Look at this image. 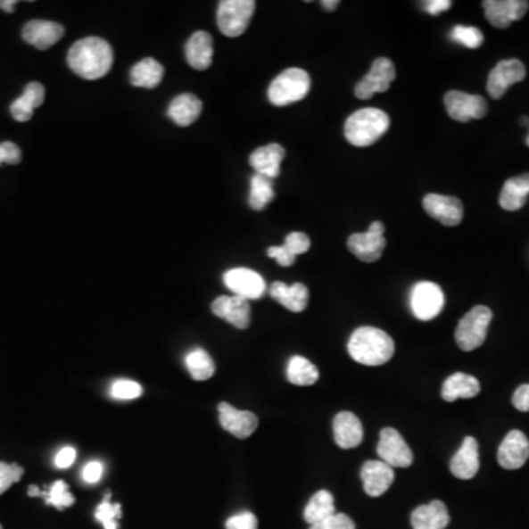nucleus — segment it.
<instances>
[{"instance_id": "16", "label": "nucleus", "mask_w": 529, "mask_h": 529, "mask_svg": "<svg viewBox=\"0 0 529 529\" xmlns=\"http://www.w3.org/2000/svg\"><path fill=\"white\" fill-rule=\"evenodd\" d=\"M218 412L222 428L233 434L234 437L249 438L258 428L259 419L253 412L238 410L226 401L219 403Z\"/></svg>"}, {"instance_id": "10", "label": "nucleus", "mask_w": 529, "mask_h": 529, "mask_svg": "<svg viewBox=\"0 0 529 529\" xmlns=\"http://www.w3.org/2000/svg\"><path fill=\"white\" fill-rule=\"evenodd\" d=\"M379 458L392 467H409L413 463V453L401 433L394 428H384L379 433L376 447Z\"/></svg>"}, {"instance_id": "5", "label": "nucleus", "mask_w": 529, "mask_h": 529, "mask_svg": "<svg viewBox=\"0 0 529 529\" xmlns=\"http://www.w3.org/2000/svg\"><path fill=\"white\" fill-rule=\"evenodd\" d=\"M492 319V309L475 306L459 321L456 328V343L463 351H472L483 346L487 338L488 326Z\"/></svg>"}, {"instance_id": "53", "label": "nucleus", "mask_w": 529, "mask_h": 529, "mask_svg": "<svg viewBox=\"0 0 529 529\" xmlns=\"http://www.w3.org/2000/svg\"><path fill=\"white\" fill-rule=\"evenodd\" d=\"M529 124V120L526 117L522 118L521 120V126H528Z\"/></svg>"}, {"instance_id": "24", "label": "nucleus", "mask_w": 529, "mask_h": 529, "mask_svg": "<svg viewBox=\"0 0 529 529\" xmlns=\"http://www.w3.org/2000/svg\"><path fill=\"white\" fill-rule=\"evenodd\" d=\"M269 294L274 301L283 304L284 308H287L292 312L301 313L308 308L309 290L304 284L296 283L287 285L277 281L269 287Z\"/></svg>"}, {"instance_id": "34", "label": "nucleus", "mask_w": 529, "mask_h": 529, "mask_svg": "<svg viewBox=\"0 0 529 529\" xmlns=\"http://www.w3.org/2000/svg\"><path fill=\"white\" fill-rule=\"evenodd\" d=\"M287 379L294 385H313L319 379V371L310 360L303 356H293L288 362Z\"/></svg>"}, {"instance_id": "49", "label": "nucleus", "mask_w": 529, "mask_h": 529, "mask_svg": "<svg viewBox=\"0 0 529 529\" xmlns=\"http://www.w3.org/2000/svg\"><path fill=\"white\" fill-rule=\"evenodd\" d=\"M451 8L450 0H428L424 2V9L429 15H440Z\"/></svg>"}, {"instance_id": "38", "label": "nucleus", "mask_w": 529, "mask_h": 529, "mask_svg": "<svg viewBox=\"0 0 529 529\" xmlns=\"http://www.w3.org/2000/svg\"><path fill=\"white\" fill-rule=\"evenodd\" d=\"M450 37L467 49H478L483 46L484 34L476 27L458 26L451 29Z\"/></svg>"}, {"instance_id": "30", "label": "nucleus", "mask_w": 529, "mask_h": 529, "mask_svg": "<svg viewBox=\"0 0 529 529\" xmlns=\"http://www.w3.org/2000/svg\"><path fill=\"white\" fill-rule=\"evenodd\" d=\"M529 196V172L522 174V176L513 177L504 183L503 190H501L500 202L501 208L504 211H519L524 208L526 203V199Z\"/></svg>"}, {"instance_id": "19", "label": "nucleus", "mask_w": 529, "mask_h": 529, "mask_svg": "<svg viewBox=\"0 0 529 529\" xmlns=\"http://www.w3.org/2000/svg\"><path fill=\"white\" fill-rule=\"evenodd\" d=\"M360 478H362L363 490L368 496L379 497L392 487L394 471L383 460H368L362 467Z\"/></svg>"}, {"instance_id": "56", "label": "nucleus", "mask_w": 529, "mask_h": 529, "mask_svg": "<svg viewBox=\"0 0 529 529\" xmlns=\"http://www.w3.org/2000/svg\"><path fill=\"white\" fill-rule=\"evenodd\" d=\"M0 529H4V526L0 525Z\"/></svg>"}, {"instance_id": "1", "label": "nucleus", "mask_w": 529, "mask_h": 529, "mask_svg": "<svg viewBox=\"0 0 529 529\" xmlns=\"http://www.w3.org/2000/svg\"><path fill=\"white\" fill-rule=\"evenodd\" d=\"M67 62L68 67L81 79H99L112 68V47L103 38H83L74 43L68 51Z\"/></svg>"}, {"instance_id": "3", "label": "nucleus", "mask_w": 529, "mask_h": 529, "mask_svg": "<svg viewBox=\"0 0 529 529\" xmlns=\"http://www.w3.org/2000/svg\"><path fill=\"white\" fill-rule=\"evenodd\" d=\"M390 128L387 113L376 108L359 109L347 118L344 136L356 147H368L378 142Z\"/></svg>"}, {"instance_id": "22", "label": "nucleus", "mask_w": 529, "mask_h": 529, "mask_svg": "<svg viewBox=\"0 0 529 529\" xmlns=\"http://www.w3.org/2000/svg\"><path fill=\"white\" fill-rule=\"evenodd\" d=\"M285 158V151L281 145L272 143L268 146L259 147L251 154L252 168L259 176L267 177V178H277L281 172V162Z\"/></svg>"}, {"instance_id": "7", "label": "nucleus", "mask_w": 529, "mask_h": 529, "mask_svg": "<svg viewBox=\"0 0 529 529\" xmlns=\"http://www.w3.org/2000/svg\"><path fill=\"white\" fill-rule=\"evenodd\" d=\"M444 303V293L435 283L422 281L417 283L410 293V308L413 315L421 321H431L437 318L442 313Z\"/></svg>"}, {"instance_id": "23", "label": "nucleus", "mask_w": 529, "mask_h": 529, "mask_svg": "<svg viewBox=\"0 0 529 529\" xmlns=\"http://www.w3.org/2000/svg\"><path fill=\"white\" fill-rule=\"evenodd\" d=\"M410 522L413 529H446L450 524V517L446 504L434 500L415 508L410 515Z\"/></svg>"}, {"instance_id": "35", "label": "nucleus", "mask_w": 529, "mask_h": 529, "mask_svg": "<svg viewBox=\"0 0 529 529\" xmlns=\"http://www.w3.org/2000/svg\"><path fill=\"white\" fill-rule=\"evenodd\" d=\"M274 183L271 178L254 174L251 179V194H249V204L254 211H262L267 208L268 203L274 201Z\"/></svg>"}, {"instance_id": "40", "label": "nucleus", "mask_w": 529, "mask_h": 529, "mask_svg": "<svg viewBox=\"0 0 529 529\" xmlns=\"http://www.w3.org/2000/svg\"><path fill=\"white\" fill-rule=\"evenodd\" d=\"M24 475V469L17 463L0 462V496Z\"/></svg>"}, {"instance_id": "6", "label": "nucleus", "mask_w": 529, "mask_h": 529, "mask_svg": "<svg viewBox=\"0 0 529 529\" xmlns=\"http://www.w3.org/2000/svg\"><path fill=\"white\" fill-rule=\"evenodd\" d=\"M256 2L253 0H224L218 6L217 22L227 37H238L246 31L253 17Z\"/></svg>"}, {"instance_id": "27", "label": "nucleus", "mask_w": 529, "mask_h": 529, "mask_svg": "<svg viewBox=\"0 0 529 529\" xmlns=\"http://www.w3.org/2000/svg\"><path fill=\"white\" fill-rule=\"evenodd\" d=\"M479 392H481V385L475 376L465 372H456L442 384V397L451 403L459 399H474L478 396Z\"/></svg>"}, {"instance_id": "41", "label": "nucleus", "mask_w": 529, "mask_h": 529, "mask_svg": "<svg viewBox=\"0 0 529 529\" xmlns=\"http://www.w3.org/2000/svg\"><path fill=\"white\" fill-rule=\"evenodd\" d=\"M284 247H285L290 253L294 254V256H297V254H303L310 249V238L304 233L294 231V233H290L287 237H285Z\"/></svg>"}, {"instance_id": "44", "label": "nucleus", "mask_w": 529, "mask_h": 529, "mask_svg": "<svg viewBox=\"0 0 529 529\" xmlns=\"http://www.w3.org/2000/svg\"><path fill=\"white\" fill-rule=\"evenodd\" d=\"M0 152H2V158H4V163H9V165H17L21 162L22 153L20 151V147L12 142L0 143Z\"/></svg>"}, {"instance_id": "50", "label": "nucleus", "mask_w": 529, "mask_h": 529, "mask_svg": "<svg viewBox=\"0 0 529 529\" xmlns=\"http://www.w3.org/2000/svg\"><path fill=\"white\" fill-rule=\"evenodd\" d=\"M384 231H385V227L383 222L379 221L372 222L371 227L368 228V233L374 234V236H384Z\"/></svg>"}, {"instance_id": "32", "label": "nucleus", "mask_w": 529, "mask_h": 529, "mask_svg": "<svg viewBox=\"0 0 529 529\" xmlns=\"http://www.w3.org/2000/svg\"><path fill=\"white\" fill-rule=\"evenodd\" d=\"M29 496L42 497L45 503L54 506L58 510L71 508L76 503V497L72 496L65 481H56L47 490H40L36 485H31L29 488Z\"/></svg>"}, {"instance_id": "9", "label": "nucleus", "mask_w": 529, "mask_h": 529, "mask_svg": "<svg viewBox=\"0 0 529 529\" xmlns=\"http://www.w3.org/2000/svg\"><path fill=\"white\" fill-rule=\"evenodd\" d=\"M447 113L454 121L469 122L471 120H481L487 115V102L478 95L451 90L444 96Z\"/></svg>"}, {"instance_id": "33", "label": "nucleus", "mask_w": 529, "mask_h": 529, "mask_svg": "<svg viewBox=\"0 0 529 529\" xmlns=\"http://www.w3.org/2000/svg\"><path fill=\"white\" fill-rule=\"evenodd\" d=\"M334 513L337 512H335L333 494L326 490H321L309 500L308 506L304 508L303 517L309 525H315L318 522L333 517Z\"/></svg>"}, {"instance_id": "28", "label": "nucleus", "mask_w": 529, "mask_h": 529, "mask_svg": "<svg viewBox=\"0 0 529 529\" xmlns=\"http://www.w3.org/2000/svg\"><path fill=\"white\" fill-rule=\"evenodd\" d=\"M45 87L40 83H29L21 97L11 104V115L18 122H27L33 118L34 109L45 102Z\"/></svg>"}, {"instance_id": "52", "label": "nucleus", "mask_w": 529, "mask_h": 529, "mask_svg": "<svg viewBox=\"0 0 529 529\" xmlns=\"http://www.w3.org/2000/svg\"><path fill=\"white\" fill-rule=\"evenodd\" d=\"M322 6H324V9H326V11H329V12H333V11H335V9H337L338 4H340V2H338V0H324V2H321Z\"/></svg>"}, {"instance_id": "54", "label": "nucleus", "mask_w": 529, "mask_h": 529, "mask_svg": "<svg viewBox=\"0 0 529 529\" xmlns=\"http://www.w3.org/2000/svg\"><path fill=\"white\" fill-rule=\"evenodd\" d=\"M4 163V158H2V152H0V165Z\"/></svg>"}, {"instance_id": "55", "label": "nucleus", "mask_w": 529, "mask_h": 529, "mask_svg": "<svg viewBox=\"0 0 529 529\" xmlns=\"http://www.w3.org/2000/svg\"><path fill=\"white\" fill-rule=\"evenodd\" d=\"M526 145H528V146H529V134H528V137H526Z\"/></svg>"}, {"instance_id": "8", "label": "nucleus", "mask_w": 529, "mask_h": 529, "mask_svg": "<svg viewBox=\"0 0 529 529\" xmlns=\"http://www.w3.org/2000/svg\"><path fill=\"white\" fill-rule=\"evenodd\" d=\"M394 79H396L394 63L388 58L376 59L367 76L356 84L354 96L362 101H368L376 93L387 92Z\"/></svg>"}, {"instance_id": "43", "label": "nucleus", "mask_w": 529, "mask_h": 529, "mask_svg": "<svg viewBox=\"0 0 529 529\" xmlns=\"http://www.w3.org/2000/svg\"><path fill=\"white\" fill-rule=\"evenodd\" d=\"M227 529H258V519L252 512H242L229 517Z\"/></svg>"}, {"instance_id": "2", "label": "nucleus", "mask_w": 529, "mask_h": 529, "mask_svg": "<svg viewBox=\"0 0 529 529\" xmlns=\"http://www.w3.org/2000/svg\"><path fill=\"white\" fill-rule=\"evenodd\" d=\"M394 342L383 329L360 326L351 334L347 351L351 358L360 365L379 367L387 363L394 354Z\"/></svg>"}, {"instance_id": "48", "label": "nucleus", "mask_w": 529, "mask_h": 529, "mask_svg": "<svg viewBox=\"0 0 529 529\" xmlns=\"http://www.w3.org/2000/svg\"><path fill=\"white\" fill-rule=\"evenodd\" d=\"M512 403L517 410L529 412V384H524L517 388L512 397Z\"/></svg>"}, {"instance_id": "12", "label": "nucleus", "mask_w": 529, "mask_h": 529, "mask_svg": "<svg viewBox=\"0 0 529 529\" xmlns=\"http://www.w3.org/2000/svg\"><path fill=\"white\" fill-rule=\"evenodd\" d=\"M526 71L524 63L517 59H508L497 63L490 72L487 81L488 95L499 101L508 92V88L515 83H521L525 79Z\"/></svg>"}, {"instance_id": "18", "label": "nucleus", "mask_w": 529, "mask_h": 529, "mask_svg": "<svg viewBox=\"0 0 529 529\" xmlns=\"http://www.w3.org/2000/svg\"><path fill=\"white\" fill-rule=\"evenodd\" d=\"M212 312L238 329L251 326V304L238 296H221L212 303Z\"/></svg>"}, {"instance_id": "11", "label": "nucleus", "mask_w": 529, "mask_h": 529, "mask_svg": "<svg viewBox=\"0 0 529 529\" xmlns=\"http://www.w3.org/2000/svg\"><path fill=\"white\" fill-rule=\"evenodd\" d=\"M224 283L234 293V296L243 297L246 301L260 299L267 292L265 279L249 268L229 269L224 274Z\"/></svg>"}, {"instance_id": "37", "label": "nucleus", "mask_w": 529, "mask_h": 529, "mask_svg": "<svg viewBox=\"0 0 529 529\" xmlns=\"http://www.w3.org/2000/svg\"><path fill=\"white\" fill-rule=\"evenodd\" d=\"M95 517H96V521L101 522L103 529H118L120 528L118 521L122 517L121 504L112 503L111 492H108L103 501L97 506Z\"/></svg>"}, {"instance_id": "20", "label": "nucleus", "mask_w": 529, "mask_h": 529, "mask_svg": "<svg viewBox=\"0 0 529 529\" xmlns=\"http://www.w3.org/2000/svg\"><path fill=\"white\" fill-rule=\"evenodd\" d=\"M334 440L342 449H354L363 440L362 422L354 413L340 412L334 417Z\"/></svg>"}, {"instance_id": "21", "label": "nucleus", "mask_w": 529, "mask_h": 529, "mask_svg": "<svg viewBox=\"0 0 529 529\" xmlns=\"http://www.w3.org/2000/svg\"><path fill=\"white\" fill-rule=\"evenodd\" d=\"M450 471L459 479H472L478 474L479 447L475 438L463 440L462 447L451 459Z\"/></svg>"}, {"instance_id": "4", "label": "nucleus", "mask_w": 529, "mask_h": 529, "mask_svg": "<svg viewBox=\"0 0 529 529\" xmlns=\"http://www.w3.org/2000/svg\"><path fill=\"white\" fill-rule=\"evenodd\" d=\"M310 77L301 68H288L281 72L268 88L269 102L276 106L296 103L308 96Z\"/></svg>"}, {"instance_id": "51", "label": "nucleus", "mask_w": 529, "mask_h": 529, "mask_svg": "<svg viewBox=\"0 0 529 529\" xmlns=\"http://www.w3.org/2000/svg\"><path fill=\"white\" fill-rule=\"evenodd\" d=\"M15 0H0V9L4 12L12 13L15 11Z\"/></svg>"}, {"instance_id": "47", "label": "nucleus", "mask_w": 529, "mask_h": 529, "mask_svg": "<svg viewBox=\"0 0 529 529\" xmlns=\"http://www.w3.org/2000/svg\"><path fill=\"white\" fill-rule=\"evenodd\" d=\"M77 451L74 447H63L56 454L54 458V465L59 469H67L71 467L72 463L76 462Z\"/></svg>"}, {"instance_id": "45", "label": "nucleus", "mask_w": 529, "mask_h": 529, "mask_svg": "<svg viewBox=\"0 0 529 529\" xmlns=\"http://www.w3.org/2000/svg\"><path fill=\"white\" fill-rule=\"evenodd\" d=\"M267 253L269 258L276 259L281 267H292L293 263L296 262V256L290 253L284 246L269 247Z\"/></svg>"}, {"instance_id": "36", "label": "nucleus", "mask_w": 529, "mask_h": 529, "mask_svg": "<svg viewBox=\"0 0 529 529\" xmlns=\"http://www.w3.org/2000/svg\"><path fill=\"white\" fill-rule=\"evenodd\" d=\"M186 367L196 381H206L215 374V363L203 349H196L186 356Z\"/></svg>"}, {"instance_id": "31", "label": "nucleus", "mask_w": 529, "mask_h": 529, "mask_svg": "<svg viewBox=\"0 0 529 529\" xmlns=\"http://www.w3.org/2000/svg\"><path fill=\"white\" fill-rule=\"evenodd\" d=\"M163 79V67L153 58H146L134 65L129 72L131 84L136 87H158Z\"/></svg>"}, {"instance_id": "15", "label": "nucleus", "mask_w": 529, "mask_h": 529, "mask_svg": "<svg viewBox=\"0 0 529 529\" xmlns=\"http://www.w3.org/2000/svg\"><path fill=\"white\" fill-rule=\"evenodd\" d=\"M422 206L429 217L442 222V226H459L463 219V204L458 197L442 196L429 193L424 197Z\"/></svg>"}, {"instance_id": "46", "label": "nucleus", "mask_w": 529, "mask_h": 529, "mask_svg": "<svg viewBox=\"0 0 529 529\" xmlns=\"http://www.w3.org/2000/svg\"><path fill=\"white\" fill-rule=\"evenodd\" d=\"M103 475V465L97 460L88 462L83 469V479L87 484L99 483Z\"/></svg>"}, {"instance_id": "29", "label": "nucleus", "mask_w": 529, "mask_h": 529, "mask_svg": "<svg viewBox=\"0 0 529 529\" xmlns=\"http://www.w3.org/2000/svg\"><path fill=\"white\" fill-rule=\"evenodd\" d=\"M202 101L199 97L190 93L179 95L169 104L168 108V117L176 122L177 126L188 127L201 117Z\"/></svg>"}, {"instance_id": "26", "label": "nucleus", "mask_w": 529, "mask_h": 529, "mask_svg": "<svg viewBox=\"0 0 529 529\" xmlns=\"http://www.w3.org/2000/svg\"><path fill=\"white\" fill-rule=\"evenodd\" d=\"M212 36L206 31L193 34L186 45V59L194 70L204 71L212 65Z\"/></svg>"}, {"instance_id": "14", "label": "nucleus", "mask_w": 529, "mask_h": 529, "mask_svg": "<svg viewBox=\"0 0 529 529\" xmlns=\"http://www.w3.org/2000/svg\"><path fill=\"white\" fill-rule=\"evenodd\" d=\"M483 6L485 18L492 27L508 29L525 15L529 4L526 0H485Z\"/></svg>"}, {"instance_id": "42", "label": "nucleus", "mask_w": 529, "mask_h": 529, "mask_svg": "<svg viewBox=\"0 0 529 529\" xmlns=\"http://www.w3.org/2000/svg\"><path fill=\"white\" fill-rule=\"evenodd\" d=\"M309 529H356L354 522L344 513H334L333 517H326Z\"/></svg>"}, {"instance_id": "25", "label": "nucleus", "mask_w": 529, "mask_h": 529, "mask_svg": "<svg viewBox=\"0 0 529 529\" xmlns=\"http://www.w3.org/2000/svg\"><path fill=\"white\" fill-rule=\"evenodd\" d=\"M347 247L362 262H376L385 249V238L384 236H374L368 231L351 234L347 240Z\"/></svg>"}, {"instance_id": "17", "label": "nucleus", "mask_w": 529, "mask_h": 529, "mask_svg": "<svg viewBox=\"0 0 529 529\" xmlns=\"http://www.w3.org/2000/svg\"><path fill=\"white\" fill-rule=\"evenodd\" d=\"M65 29L61 24L46 20H33L22 29V38L38 51H47L61 40Z\"/></svg>"}, {"instance_id": "13", "label": "nucleus", "mask_w": 529, "mask_h": 529, "mask_svg": "<svg viewBox=\"0 0 529 529\" xmlns=\"http://www.w3.org/2000/svg\"><path fill=\"white\" fill-rule=\"evenodd\" d=\"M529 459V440L525 434L519 429H513L504 437L499 451L497 460L500 467L508 471L521 469Z\"/></svg>"}, {"instance_id": "39", "label": "nucleus", "mask_w": 529, "mask_h": 529, "mask_svg": "<svg viewBox=\"0 0 529 529\" xmlns=\"http://www.w3.org/2000/svg\"><path fill=\"white\" fill-rule=\"evenodd\" d=\"M143 394L140 384L131 379H118L111 387V396L117 401H134Z\"/></svg>"}]
</instances>
